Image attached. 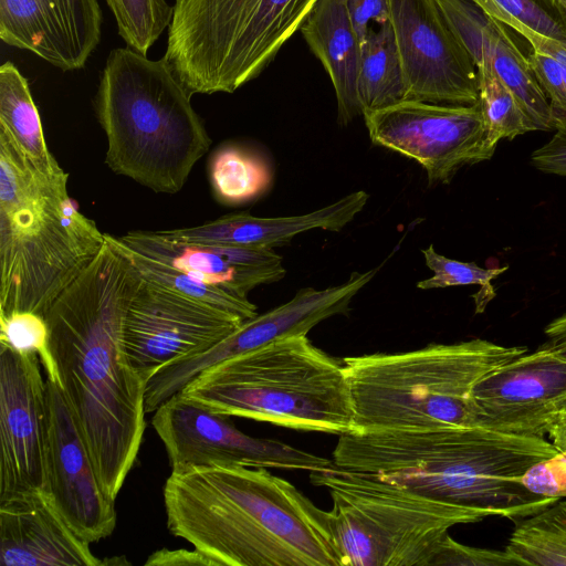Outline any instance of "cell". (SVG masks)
Returning a JSON list of instances; mask_svg holds the SVG:
<instances>
[{"label":"cell","mask_w":566,"mask_h":566,"mask_svg":"<svg viewBox=\"0 0 566 566\" xmlns=\"http://www.w3.org/2000/svg\"><path fill=\"white\" fill-rule=\"evenodd\" d=\"M488 15L515 30H531L566 43V22L535 0H469Z\"/></svg>","instance_id":"d6a6232c"},{"label":"cell","mask_w":566,"mask_h":566,"mask_svg":"<svg viewBox=\"0 0 566 566\" xmlns=\"http://www.w3.org/2000/svg\"><path fill=\"white\" fill-rule=\"evenodd\" d=\"M378 270L353 272L343 284L324 290L302 289L287 303L244 321L212 346L160 368L146 386V413L156 411L195 377L219 363L276 339L307 335L322 321L348 313L354 296L371 281Z\"/></svg>","instance_id":"7c38bea8"},{"label":"cell","mask_w":566,"mask_h":566,"mask_svg":"<svg viewBox=\"0 0 566 566\" xmlns=\"http://www.w3.org/2000/svg\"><path fill=\"white\" fill-rule=\"evenodd\" d=\"M474 338L402 353L342 359L349 384L354 433L483 427L473 386L496 367L527 353Z\"/></svg>","instance_id":"8992f818"},{"label":"cell","mask_w":566,"mask_h":566,"mask_svg":"<svg viewBox=\"0 0 566 566\" xmlns=\"http://www.w3.org/2000/svg\"><path fill=\"white\" fill-rule=\"evenodd\" d=\"M191 95L164 57L112 50L95 96L107 166L155 192L180 191L211 145Z\"/></svg>","instance_id":"5b68a950"},{"label":"cell","mask_w":566,"mask_h":566,"mask_svg":"<svg viewBox=\"0 0 566 566\" xmlns=\"http://www.w3.org/2000/svg\"><path fill=\"white\" fill-rule=\"evenodd\" d=\"M35 354L0 345V501L45 490L46 380Z\"/></svg>","instance_id":"9a60e30c"},{"label":"cell","mask_w":566,"mask_h":566,"mask_svg":"<svg viewBox=\"0 0 566 566\" xmlns=\"http://www.w3.org/2000/svg\"><path fill=\"white\" fill-rule=\"evenodd\" d=\"M98 0H0V39L67 72L81 70L97 48Z\"/></svg>","instance_id":"ac0fdd59"},{"label":"cell","mask_w":566,"mask_h":566,"mask_svg":"<svg viewBox=\"0 0 566 566\" xmlns=\"http://www.w3.org/2000/svg\"><path fill=\"white\" fill-rule=\"evenodd\" d=\"M514 522L505 549L520 566H566V499Z\"/></svg>","instance_id":"484cf974"},{"label":"cell","mask_w":566,"mask_h":566,"mask_svg":"<svg viewBox=\"0 0 566 566\" xmlns=\"http://www.w3.org/2000/svg\"><path fill=\"white\" fill-rule=\"evenodd\" d=\"M151 424L161 439L171 467L239 464L290 471H326L333 460L287 443L251 437L229 420L184 398L179 392L154 411Z\"/></svg>","instance_id":"8fae6325"},{"label":"cell","mask_w":566,"mask_h":566,"mask_svg":"<svg viewBox=\"0 0 566 566\" xmlns=\"http://www.w3.org/2000/svg\"><path fill=\"white\" fill-rule=\"evenodd\" d=\"M515 31L527 40L532 49L552 55L560 65L566 83V43L537 33L525 25H518Z\"/></svg>","instance_id":"ab89813d"},{"label":"cell","mask_w":566,"mask_h":566,"mask_svg":"<svg viewBox=\"0 0 566 566\" xmlns=\"http://www.w3.org/2000/svg\"><path fill=\"white\" fill-rule=\"evenodd\" d=\"M532 492L556 500L566 499V458L557 452L533 465L522 479Z\"/></svg>","instance_id":"d590c367"},{"label":"cell","mask_w":566,"mask_h":566,"mask_svg":"<svg viewBox=\"0 0 566 566\" xmlns=\"http://www.w3.org/2000/svg\"><path fill=\"white\" fill-rule=\"evenodd\" d=\"M69 174H46L0 126V314L45 315L103 248L106 233L67 193Z\"/></svg>","instance_id":"277c9868"},{"label":"cell","mask_w":566,"mask_h":566,"mask_svg":"<svg viewBox=\"0 0 566 566\" xmlns=\"http://www.w3.org/2000/svg\"><path fill=\"white\" fill-rule=\"evenodd\" d=\"M142 276L114 235L44 317L60 387L107 495L116 500L145 431L147 380L132 366L123 322Z\"/></svg>","instance_id":"6da1fadb"},{"label":"cell","mask_w":566,"mask_h":566,"mask_svg":"<svg viewBox=\"0 0 566 566\" xmlns=\"http://www.w3.org/2000/svg\"><path fill=\"white\" fill-rule=\"evenodd\" d=\"M300 31L332 81L338 124L347 125L361 114L357 96L360 41L347 0H317Z\"/></svg>","instance_id":"603a6c76"},{"label":"cell","mask_w":566,"mask_h":566,"mask_svg":"<svg viewBox=\"0 0 566 566\" xmlns=\"http://www.w3.org/2000/svg\"><path fill=\"white\" fill-rule=\"evenodd\" d=\"M552 139L531 155L532 165L539 171L566 176V119L557 122Z\"/></svg>","instance_id":"8d00e7d4"},{"label":"cell","mask_w":566,"mask_h":566,"mask_svg":"<svg viewBox=\"0 0 566 566\" xmlns=\"http://www.w3.org/2000/svg\"><path fill=\"white\" fill-rule=\"evenodd\" d=\"M547 434L555 450L566 458V411L552 426Z\"/></svg>","instance_id":"b9f144b4"},{"label":"cell","mask_w":566,"mask_h":566,"mask_svg":"<svg viewBox=\"0 0 566 566\" xmlns=\"http://www.w3.org/2000/svg\"><path fill=\"white\" fill-rule=\"evenodd\" d=\"M127 46L147 54L169 27L174 8L167 0H106Z\"/></svg>","instance_id":"f546056e"},{"label":"cell","mask_w":566,"mask_h":566,"mask_svg":"<svg viewBox=\"0 0 566 566\" xmlns=\"http://www.w3.org/2000/svg\"><path fill=\"white\" fill-rule=\"evenodd\" d=\"M531 70L549 101L555 125L566 119V83L559 63L549 54L532 49Z\"/></svg>","instance_id":"e575fe53"},{"label":"cell","mask_w":566,"mask_h":566,"mask_svg":"<svg viewBox=\"0 0 566 566\" xmlns=\"http://www.w3.org/2000/svg\"><path fill=\"white\" fill-rule=\"evenodd\" d=\"M49 433L45 491L71 528L86 543L116 526L115 500L105 492L62 388L46 378Z\"/></svg>","instance_id":"e0dca14e"},{"label":"cell","mask_w":566,"mask_h":566,"mask_svg":"<svg viewBox=\"0 0 566 566\" xmlns=\"http://www.w3.org/2000/svg\"><path fill=\"white\" fill-rule=\"evenodd\" d=\"M2 566H98L99 560L66 523L45 490L0 501Z\"/></svg>","instance_id":"ffe728a7"},{"label":"cell","mask_w":566,"mask_h":566,"mask_svg":"<svg viewBox=\"0 0 566 566\" xmlns=\"http://www.w3.org/2000/svg\"><path fill=\"white\" fill-rule=\"evenodd\" d=\"M475 66L489 64L520 101L537 130L555 129L549 101L506 25L469 0H436Z\"/></svg>","instance_id":"44dd1931"},{"label":"cell","mask_w":566,"mask_h":566,"mask_svg":"<svg viewBox=\"0 0 566 566\" xmlns=\"http://www.w3.org/2000/svg\"><path fill=\"white\" fill-rule=\"evenodd\" d=\"M471 398L484 428L544 437L566 411V358L541 345L484 375Z\"/></svg>","instance_id":"2e32d148"},{"label":"cell","mask_w":566,"mask_h":566,"mask_svg":"<svg viewBox=\"0 0 566 566\" xmlns=\"http://www.w3.org/2000/svg\"><path fill=\"white\" fill-rule=\"evenodd\" d=\"M317 0H175L164 59L191 94L258 77Z\"/></svg>","instance_id":"9c48e42d"},{"label":"cell","mask_w":566,"mask_h":566,"mask_svg":"<svg viewBox=\"0 0 566 566\" xmlns=\"http://www.w3.org/2000/svg\"><path fill=\"white\" fill-rule=\"evenodd\" d=\"M389 22L403 71L405 99L478 103L476 66L436 0H389Z\"/></svg>","instance_id":"5bb4252c"},{"label":"cell","mask_w":566,"mask_h":566,"mask_svg":"<svg viewBox=\"0 0 566 566\" xmlns=\"http://www.w3.org/2000/svg\"><path fill=\"white\" fill-rule=\"evenodd\" d=\"M209 174L217 199L226 205H241L256 199L272 184V170L268 161L238 146H226L217 150Z\"/></svg>","instance_id":"4316f807"},{"label":"cell","mask_w":566,"mask_h":566,"mask_svg":"<svg viewBox=\"0 0 566 566\" xmlns=\"http://www.w3.org/2000/svg\"><path fill=\"white\" fill-rule=\"evenodd\" d=\"M373 144L416 160L430 184L492 158L481 106L402 99L363 114Z\"/></svg>","instance_id":"30bf717a"},{"label":"cell","mask_w":566,"mask_h":566,"mask_svg":"<svg viewBox=\"0 0 566 566\" xmlns=\"http://www.w3.org/2000/svg\"><path fill=\"white\" fill-rule=\"evenodd\" d=\"M544 333L547 340L543 346L566 358V314L548 323Z\"/></svg>","instance_id":"60d3db41"},{"label":"cell","mask_w":566,"mask_h":566,"mask_svg":"<svg viewBox=\"0 0 566 566\" xmlns=\"http://www.w3.org/2000/svg\"><path fill=\"white\" fill-rule=\"evenodd\" d=\"M243 322L142 277L124 316L123 344L148 382L160 368L212 346Z\"/></svg>","instance_id":"4fadbf2b"},{"label":"cell","mask_w":566,"mask_h":566,"mask_svg":"<svg viewBox=\"0 0 566 566\" xmlns=\"http://www.w3.org/2000/svg\"><path fill=\"white\" fill-rule=\"evenodd\" d=\"M126 247L168 263L190 276L248 298L250 291L282 280V256L269 248L171 241L159 231H132L118 238Z\"/></svg>","instance_id":"d6986e66"},{"label":"cell","mask_w":566,"mask_h":566,"mask_svg":"<svg viewBox=\"0 0 566 566\" xmlns=\"http://www.w3.org/2000/svg\"><path fill=\"white\" fill-rule=\"evenodd\" d=\"M479 75V104L483 114L486 139L496 148L503 138L513 139L537 130L515 94L489 64L476 66Z\"/></svg>","instance_id":"f1b7e54d"},{"label":"cell","mask_w":566,"mask_h":566,"mask_svg":"<svg viewBox=\"0 0 566 566\" xmlns=\"http://www.w3.org/2000/svg\"><path fill=\"white\" fill-rule=\"evenodd\" d=\"M0 126L41 170L51 175L63 170L48 149L29 83L10 61L0 67Z\"/></svg>","instance_id":"d4e9b609"},{"label":"cell","mask_w":566,"mask_h":566,"mask_svg":"<svg viewBox=\"0 0 566 566\" xmlns=\"http://www.w3.org/2000/svg\"><path fill=\"white\" fill-rule=\"evenodd\" d=\"M146 565H168V566H179V565H208V566H218L216 560L209 557L207 554L195 548L193 551L189 549H167L163 548L154 552L146 560Z\"/></svg>","instance_id":"f35d334b"},{"label":"cell","mask_w":566,"mask_h":566,"mask_svg":"<svg viewBox=\"0 0 566 566\" xmlns=\"http://www.w3.org/2000/svg\"><path fill=\"white\" fill-rule=\"evenodd\" d=\"M0 345L23 354H35L46 378L60 384L50 348V329L43 315L28 311L0 314Z\"/></svg>","instance_id":"1f68e13d"},{"label":"cell","mask_w":566,"mask_h":566,"mask_svg":"<svg viewBox=\"0 0 566 566\" xmlns=\"http://www.w3.org/2000/svg\"><path fill=\"white\" fill-rule=\"evenodd\" d=\"M347 7L360 43L366 39L370 23L389 21V0H347Z\"/></svg>","instance_id":"74e56055"},{"label":"cell","mask_w":566,"mask_h":566,"mask_svg":"<svg viewBox=\"0 0 566 566\" xmlns=\"http://www.w3.org/2000/svg\"><path fill=\"white\" fill-rule=\"evenodd\" d=\"M539 4H542L545 9H547L549 12L554 13L555 15L559 17L563 21V7L562 2L563 0H535Z\"/></svg>","instance_id":"7bdbcfd3"},{"label":"cell","mask_w":566,"mask_h":566,"mask_svg":"<svg viewBox=\"0 0 566 566\" xmlns=\"http://www.w3.org/2000/svg\"><path fill=\"white\" fill-rule=\"evenodd\" d=\"M427 266L433 272L430 279L418 282L421 290L444 289L458 285H480L481 290L473 295L475 312L484 311L486 303L495 296L491 281L505 272L507 265L483 269L474 262H462L446 258L436 252L432 244L422 250Z\"/></svg>","instance_id":"4dcf8cb0"},{"label":"cell","mask_w":566,"mask_h":566,"mask_svg":"<svg viewBox=\"0 0 566 566\" xmlns=\"http://www.w3.org/2000/svg\"><path fill=\"white\" fill-rule=\"evenodd\" d=\"M357 96L361 115L405 99L403 71L389 21L370 28L360 43Z\"/></svg>","instance_id":"cb8c5ba5"},{"label":"cell","mask_w":566,"mask_h":566,"mask_svg":"<svg viewBox=\"0 0 566 566\" xmlns=\"http://www.w3.org/2000/svg\"><path fill=\"white\" fill-rule=\"evenodd\" d=\"M179 394L229 417L337 436L355 432L343 361L313 345L305 334L219 363Z\"/></svg>","instance_id":"52a82bcc"},{"label":"cell","mask_w":566,"mask_h":566,"mask_svg":"<svg viewBox=\"0 0 566 566\" xmlns=\"http://www.w3.org/2000/svg\"><path fill=\"white\" fill-rule=\"evenodd\" d=\"M164 503L169 532L218 566H340L327 512L266 468L171 471Z\"/></svg>","instance_id":"7a4b0ae2"},{"label":"cell","mask_w":566,"mask_h":566,"mask_svg":"<svg viewBox=\"0 0 566 566\" xmlns=\"http://www.w3.org/2000/svg\"><path fill=\"white\" fill-rule=\"evenodd\" d=\"M310 479L331 495L327 514L340 566H430L451 527L493 516L336 465Z\"/></svg>","instance_id":"ba28073f"},{"label":"cell","mask_w":566,"mask_h":566,"mask_svg":"<svg viewBox=\"0 0 566 566\" xmlns=\"http://www.w3.org/2000/svg\"><path fill=\"white\" fill-rule=\"evenodd\" d=\"M368 198L366 191L359 190L305 214L264 218L240 212L200 226L159 233L182 243L273 249L289 244L295 235L313 229L340 231L364 209Z\"/></svg>","instance_id":"7402d4cb"},{"label":"cell","mask_w":566,"mask_h":566,"mask_svg":"<svg viewBox=\"0 0 566 566\" xmlns=\"http://www.w3.org/2000/svg\"><path fill=\"white\" fill-rule=\"evenodd\" d=\"M562 7H563V18H564V20L566 22V0H563Z\"/></svg>","instance_id":"ee69618b"},{"label":"cell","mask_w":566,"mask_h":566,"mask_svg":"<svg viewBox=\"0 0 566 566\" xmlns=\"http://www.w3.org/2000/svg\"><path fill=\"white\" fill-rule=\"evenodd\" d=\"M556 454L544 437L444 427L345 433L333 462L440 501L517 521L558 501L530 491L522 481L533 465Z\"/></svg>","instance_id":"3957f363"},{"label":"cell","mask_w":566,"mask_h":566,"mask_svg":"<svg viewBox=\"0 0 566 566\" xmlns=\"http://www.w3.org/2000/svg\"><path fill=\"white\" fill-rule=\"evenodd\" d=\"M114 240L130 259L143 279L233 314L242 321L258 315L256 306L249 298L239 297L222 289L206 284L168 263L146 256L126 247L116 237Z\"/></svg>","instance_id":"83f0119b"},{"label":"cell","mask_w":566,"mask_h":566,"mask_svg":"<svg viewBox=\"0 0 566 566\" xmlns=\"http://www.w3.org/2000/svg\"><path fill=\"white\" fill-rule=\"evenodd\" d=\"M520 566L506 549L478 548L454 541L449 533L439 542L430 566Z\"/></svg>","instance_id":"836d02e7"}]
</instances>
